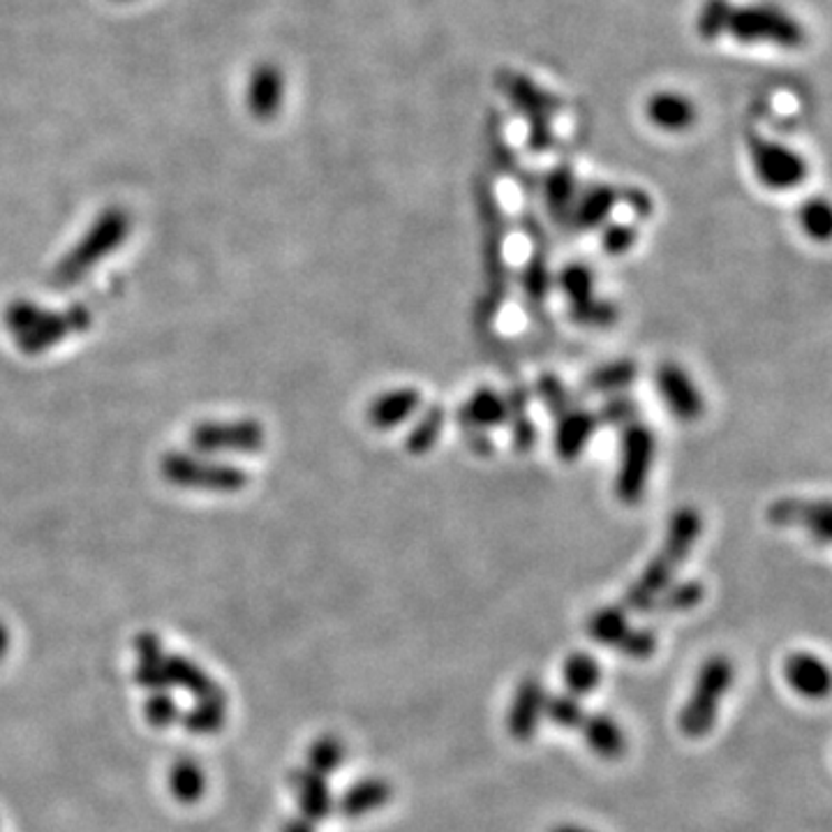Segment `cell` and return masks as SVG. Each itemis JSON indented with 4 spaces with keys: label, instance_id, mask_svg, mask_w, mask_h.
Listing matches in <instances>:
<instances>
[{
    "label": "cell",
    "instance_id": "6",
    "mask_svg": "<svg viewBox=\"0 0 832 832\" xmlns=\"http://www.w3.org/2000/svg\"><path fill=\"white\" fill-rule=\"evenodd\" d=\"M657 456V437L650 426L641 424L638 419L622 428L620 435V458L615 472V497L624 507H636L645 497L652 467H655Z\"/></svg>",
    "mask_w": 832,
    "mask_h": 832
},
{
    "label": "cell",
    "instance_id": "35",
    "mask_svg": "<svg viewBox=\"0 0 832 832\" xmlns=\"http://www.w3.org/2000/svg\"><path fill=\"white\" fill-rule=\"evenodd\" d=\"M143 717L148 726L169 729L181 720V710H178V703L169 690H156L148 694L143 703Z\"/></svg>",
    "mask_w": 832,
    "mask_h": 832
},
{
    "label": "cell",
    "instance_id": "8",
    "mask_svg": "<svg viewBox=\"0 0 832 832\" xmlns=\"http://www.w3.org/2000/svg\"><path fill=\"white\" fill-rule=\"evenodd\" d=\"M190 444L204 456H248L264 449L266 430L255 419L199 422L190 433Z\"/></svg>",
    "mask_w": 832,
    "mask_h": 832
},
{
    "label": "cell",
    "instance_id": "11",
    "mask_svg": "<svg viewBox=\"0 0 832 832\" xmlns=\"http://www.w3.org/2000/svg\"><path fill=\"white\" fill-rule=\"evenodd\" d=\"M546 701L548 692L537 675H527L518 682L507 715V729L516 742H529L537 735L546 717Z\"/></svg>",
    "mask_w": 832,
    "mask_h": 832
},
{
    "label": "cell",
    "instance_id": "10",
    "mask_svg": "<svg viewBox=\"0 0 832 832\" xmlns=\"http://www.w3.org/2000/svg\"><path fill=\"white\" fill-rule=\"evenodd\" d=\"M657 394L666 409L675 416V419L694 424L699 422L705 412V398L699 389V384L692 379V375L682 368L680 364L666 361L657 368L655 375Z\"/></svg>",
    "mask_w": 832,
    "mask_h": 832
},
{
    "label": "cell",
    "instance_id": "40",
    "mask_svg": "<svg viewBox=\"0 0 832 832\" xmlns=\"http://www.w3.org/2000/svg\"><path fill=\"white\" fill-rule=\"evenodd\" d=\"M617 652L630 660H650L657 652V634L647 627H632L630 634L624 636Z\"/></svg>",
    "mask_w": 832,
    "mask_h": 832
},
{
    "label": "cell",
    "instance_id": "36",
    "mask_svg": "<svg viewBox=\"0 0 832 832\" xmlns=\"http://www.w3.org/2000/svg\"><path fill=\"white\" fill-rule=\"evenodd\" d=\"M800 225L808 231V236L816 244H825L830 239L832 229V216L830 206L825 199H812L800 211Z\"/></svg>",
    "mask_w": 832,
    "mask_h": 832
},
{
    "label": "cell",
    "instance_id": "43",
    "mask_svg": "<svg viewBox=\"0 0 832 832\" xmlns=\"http://www.w3.org/2000/svg\"><path fill=\"white\" fill-rule=\"evenodd\" d=\"M280 832H317V830H315V823H310L301 816H294V819H287L280 825Z\"/></svg>",
    "mask_w": 832,
    "mask_h": 832
},
{
    "label": "cell",
    "instance_id": "22",
    "mask_svg": "<svg viewBox=\"0 0 832 832\" xmlns=\"http://www.w3.org/2000/svg\"><path fill=\"white\" fill-rule=\"evenodd\" d=\"M638 366L630 359H617L611 364H604L587 373V377L581 384L583 394H602V396H617L624 389L636 382Z\"/></svg>",
    "mask_w": 832,
    "mask_h": 832
},
{
    "label": "cell",
    "instance_id": "24",
    "mask_svg": "<svg viewBox=\"0 0 832 832\" xmlns=\"http://www.w3.org/2000/svg\"><path fill=\"white\" fill-rule=\"evenodd\" d=\"M630 630H632L630 613L622 606H602L594 611L585 622L587 636L597 645L613 647V650L620 647V643L624 641V636L630 634Z\"/></svg>",
    "mask_w": 832,
    "mask_h": 832
},
{
    "label": "cell",
    "instance_id": "1",
    "mask_svg": "<svg viewBox=\"0 0 832 832\" xmlns=\"http://www.w3.org/2000/svg\"><path fill=\"white\" fill-rule=\"evenodd\" d=\"M703 516L696 507H680L666 527L664 542L660 551L647 562L643 574L630 585L622 597V608L638 615L650 613L652 604L660 600V594L673 583L677 569L687 562L694 546L701 539Z\"/></svg>",
    "mask_w": 832,
    "mask_h": 832
},
{
    "label": "cell",
    "instance_id": "15",
    "mask_svg": "<svg viewBox=\"0 0 832 832\" xmlns=\"http://www.w3.org/2000/svg\"><path fill=\"white\" fill-rule=\"evenodd\" d=\"M289 786L299 802L301 819L310 823H321L336 810V800L326 777L317 775L310 767H296L289 772Z\"/></svg>",
    "mask_w": 832,
    "mask_h": 832
},
{
    "label": "cell",
    "instance_id": "3",
    "mask_svg": "<svg viewBox=\"0 0 832 832\" xmlns=\"http://www.w3.org/2000/svg\"><path fill=\"white\" fill-rule=\"evenodd\" d=\"M132 231V218L121 206H111L102 211L93 225L72 246L63 259L51 271V285L56 289H70L86 280V276L126 244Z\"/></svg>",
    "mask_w": 832,
    "mask_h": 832
},
{
    "label": "cell",
    "instance_id": "26",
    "mask_svg": "<svg viewBox=\"0 0 832 832\" xmlns=\"http://www.w3.org/2000/svg\"><path fill=\"white\" fill-rule=\"evenodd\" d=\"M227 696L216 699H201L195 701L192 707H188L181 715V724L192 735H216L227 724V710H229Z\"/></svg>",
    "mask_w": 832,
    "mask_h": 832
},
{
    "label": "cell",
    "instance_id": "14",
    "mask_svg": "<svg viewBox=\"0 0 832 832\" xmlns=\"http://www.w3.org/2000/svg\"><path fill=\"white\" fill-rule=\"evenodd\" d=\"M422 405L424 394L416 389V386H398V389L384 392L370 400L366 409V419L379 433L396 430L405 422H409Z\"/></svg>",
    "mask_w": 832,
    "mask_h": 832
},
{
    "label": "cell",
    "instance_id": "7",
    "mask_svg": "<svg viewBox=\"0 0 832 832\" xmlns=\"http://www.w3.org/2000/svg\"><path fill=\"white\" fill-rule=\"evenodd\" d=\"M482 216H484V274H486V291L477 304V326L484 331H491L497 310L507 299L509 274H507V257H504V225L497 216V208L488 197L482 199Z\"/></svg>",
    "mask_w": 832,
    "mask_h": 832
},
{
    "label": "cell",
    "instance_id": "20",
    "mask_svg": "<svg viewBox=\"0 0 832 832\" xmlns=\"http://www.w3.org/2000/svg\"><path fill=\"white\" fill-rule=\"evenodd\" d=\"M394 786L382 777H366L343 791L336 800V810L345 819H364L377 810H382L392 800Z\"/></svg>",
    "mask_w": 832,
    "mask_h": 832
},
{
    "label": "cell",
    "instance_id": "34",
    "mask_svg": "<svg viewBox=\"0 0 832 832\" xmlns=\"http://www.w3.org/2000/svg\"><path fill=\"white\" fill-rule=\"evenodd\" d=\"M585 715H587V712H585L581 699L567 694V692L548 696V701H546V720L551 724H555L557 729L576 731V729L583 726Z\"/></svg>",
    "mask_w": 832,
    "mask_h": 832
},
{
    "label": "cell",
    "instance_id": "42",
    "mask_svg": "<svg viewBox=\"0 0 832 832\" xmlns=\"http://www.w3.org/2000/svg\"><path fill=\"white\" fill-rule=\"evenodd\" d=\"M467 442H469V447L477 452L479 456H491L493 454V439L488 437V433H467Z\"/></svg>",
    "mask_w": 832,
    "mask_h": 832
},
{
    "label": "cell",
    "instance_id": "4",
    "mask_svg": "<svg viewBox=\"0 0 832 832\" xmlns=\"http://www.w3.org/2000/svg\"><path fill=\"white\" fill-rule=\"evenodd\" d=\"M160 474L167 484L197 493H239L250 484L244 467L204 454L171 452L160 460Z\"/></svg>",
    "mask_w": 832,
    "mask_h": 832
},
{
    "label": "cell",
    "instance_id": "16",
    "mask_svg": "<svg viewBox=\"0 0 832 832\" xmlns=\"http://www.w3.org/2000/svg\"><path fill=\"white\" fill-rule=\"evenodd\" d=\"M509 419L507 396L493 386H479L458 409V422L465 433H488Z\"/></svg>",
    "mask_w": 832,
    "mask_h": 832
},
{
    "label": "cell",
    "instance_id": "9",
    "mask_svg": "<svg viewBox=\"0 0 832 832\" xmlns=\"http://www.w3.org/2000/svg\"><path fill=\"white\" fill-rule=\"evenodd\" d=\"M765 518L775 527H800L810 537L823 546L830 544L832 537V512L828 499H795L784 497L775 499L767 507Z\"/></svg>",
    "mask_w": 832,
    "mask_h": 832
},
{
    "label": "cell",
    "instance_id": "38",
    "mask_svg": "<svg viewBox=\"0 0 832 832\" xmlns=\"http://www.w3.org/2000/svg\"><path fill=\"white\" fill-rule=\"evenodd\" d=\"M537 396L542 398V403L546 405V409L553 416H559L564 409H569L572 405H576L572 392L562 384V379H557L553 375H544L537 382Z\"/></svg>",
    "mask_w": 832,
    "mask_h": 832
},
{
    "label": "cell",
    "instance_id": "39",
    "mask_svg": "<svg viewBox=\"0 0 832 832\" xmlns=\"http://www.w3.org/2000/svg\"><path fill=\"white\" fill-rule=\"evenodd\" d=\"M636 244H638V229L632 222L606 225L602 234V248L613 257L627 255L630 250H634Z\"/></svg>",
    "mask_w": 832,
    "mask_h": 832
},
{
    "label": "cell",
    "instance_id": "46",
    "mask_svg": "<svg viewBox=\"0 0 832 832\" xmlns=\"http://www.w3.org/2000/svg\"><path fill=\"white\" fill-rule=\"evenodd\" d=\"M118 3H128V0H118Z\"/></svg>",
    "mask_w": 832,
    "mask_h": 832
},
{
    "label": "cell",
    "instance_id": "37",
    "mask_svg": "<svg viewBox=\"0 0 832 832\" xmlns=\"http://www.w3.org/2000/svg\"><path fill=\"white\" fill-rule=\"evenodd\" d=\"M572 319H576L583 326H594V329H604V326H611L617 321V308L613 301L602 299V296H594V299L576 310H569Z\"/></svg>",
    "mask_w": 832,
    "mask_h": 832
},
{
    "label": "cell",
    "instance_id": "41",
    "mask_svg": "<svg viewBox=\"0 0 832 832\" xmlns=\"http://www.w3.org/2000/svg\"><path fill=\"white\" fill-rule=\"evenodd\" d=\"M597 416H600V424H611V426L624 428L627 424L638 419V407L632 398L617 394V396H611V400L604 403V407L597 412Z\"/></svg>",
    "mask_w": 832,
    "mask_h": 832
},
{
    "label": "cell",
    "instance_id": "32",
    "mask_svg": "<svg viewBox=\"0 0 832 832\" xmlns=\"http://www.w3.org/2000/svg\"><path fill=\"white\" fill-rule=\"evenodd\" d=\"M523 287H525L529 304L537 310H544V306L548 301V291L553 287V276L548 271V261H546L542 248H537V252L532 255L529 264L525 266Z\"/></svg>",
    "mask_w": 832,
    "mask_h": 832
},
{
    "label": "cell",
    "instance_id": "19",
    "mask_svg": "<svg viewBox=\"0 0 832 832\" xmlns=\"http://www.w3.org/2000/svg\"><path fill=\"white\" fill-rule=\"evenodd\" d=\"M784 675L791 690L805 699H825L830 692V671L812 652H793L784 664Z\"/></svg>",
    "mask_w": 832,
    "mask_h": 832
},
{
    "label": "cell",
    "instance_id": "27",
    "mask_svg": "<svg viewBox=\"0 0 832 832\" xmlns=\"http://www.w3.org/2000/svg\"><path fill=\"white\" fill-rule=\"evenodd\" d=\"M444 426H447V412H444V407L442 405L426 407L422 419L416 422V426L407 433L405 452L412 456H424L433 452L444 433Z\"/></svg>",
    "mask_w": 832,
    "mask_h": 832
},
{
    "label": "cell",
    "instance_id": "17",
    "mask_svg": "<svg viewBox=\"0 0 832 832\" xmlns=\"http://www.w3.org/2000/svg\"><path fill=\"white\" fill-rule=\"evenodd\" d=\"M285 100V79L280 68L274 63H259L250 79H248V93L246 102L250 113L257 121H271L278 116Z\"/></svg>",
    "mask_w": 832,
    "mask_h": 832
},
{
    "label": "cell",
    "instance_id": "25",
    "mask_svg": "<svg viewBox=\"0 0 832 832\" xmlns=\"http://www.w3.org/2000/svg\"><path fill=\"white\" fill-rule=\"evenodd\" d=\"M562 677L567 694L581 699L592 692H597L602 685V664L597 657H592L590 652H574L562 666Z\"/></svg>",
    "mask_w": 832,
    "mask_h": 832
},
{
    "label": "cell",
    "instance_id": "30",
    "mask_svg": "<svg viewBox=\"0 0 832 832\" xmlns=\"http://www.w3.org/2000/svg\"><path fill=\"white\" fill-rule=\"evenodd\" d=\"M615 199H617V195L611 188H592L590 192H585L578 199V204H574V211H572L569 220H574L576 227H581V229H592V227L606 225L611 208L615 206Z\"/></svg>",
    "mask_w": 832,
    "mask_h": 832
},
{
    "label": "cell",
    "instance_id": "45",
    "mask_svg": "<svg viewBox=\"0 0 832 832\" xmlns=\"http://www.w3.org/2000/svg\"><path fill=\"white\" fill-rule=\"evenodd\" d=\"M551 832H594V830H587V828H583V825H574V823H564V825L553 828Z\"/></svg>",
    "mask_w": 832,
    "mask_h": 832
},
{
    "label": "cell",
    "instance_id": "29",
    "mask_svg": "<svg viewBox=\"0 0 832 832\" xmlns=\"http://www.w3.org/2000/svg\"><path fill=\"white\" fill-rule=\"evenodd\" d=\"M345 759H347L345 742L338 735L324 733L310 742V747L306 752V761H308L306 767H310L321 777H329L345 765Z\"/></svg>",
    "mask_w": 832,
    "mask_h": 832
},
{
    "label": "cell",
    "instance_id": "21",
    "mask_svg": "<svg viewBox=\"0 0 832 832\" xmlns=\"http://www.w3.org/2000/svg\"><path fill=\"white\" fill-rule=\"evenodd\" d=\"M585 745L604 761H620L627 752V735H624L622 726L604 712H592L585 715V722L581 726Z\"/></svg>",
    "mask_w": 832,
    "mask_h": 832
},
{
    "label": "cell",
    "instance_id": "5",
    "mask_svg": "<svg viewBox=\"0 0 832 832\" xmlns=\"http://www.w3.org/2000/svg\"><path fill=\"white\" fill-rule=\"evenodd\" d=\"M733 685V664L724 655H715L703 662L694 680L692 694L682 705L677 726L692 740L705 737L717 724L720 705Z\"/></svg>",
    "mask_w": 832,
    "mask_h": 832
},
{
    "label": "cell",
    "instance_id": "33",
    "mask_svg": "<svg viewBox=\"0 0 832 832\" xmlns=\"http://www.w3.org/2000/svg\"><path fill=\"white\" fill-rule=\"evenodd\" d=\"M509 403V419L512 424V435H514V447L523 454L532 449L534 439H537V430H534V424L529 419V407H527V394L523 389H516L507 396Z\"/></svg>",
    "mask_w": 832,
    "mask_h": 832
},
{
    "label": "cell",
    "instance_id": "31",
    "mask_svg": "<svg viewBox=\"0 0 832 832\" xmlns=\"http://www.w3.org/2000/svg\"><path fill=\"white\" fill-rule=\"evenodd\" d=\"M705 597V587L699 581H685V583H671L660 600L652 604L650 613L657 615H671V613H685L696 608Z\"/></svg>",
    "mask_w": 832,
    "mask_h": 832
},
{
    "label": "cell",
    "instance_id": "28",
    "mask_svg": "<svg viewBox=\"0 0 832 832\" xmlns=\"http://www.w3.org/2000/svg\"><path fill=\"white\" fill-rule=\"evenodd\" d=\"M594 271L587 264H569L557 274V287L564 294V299L569 304V310H576L585 304H590L594 296H600L594 289Z\"/></svg>",
    "mask_w": 832,
    "mask_h": 832
},
{
    "label": "cell",
    "instance_id": "12",
    "mask_svg": "<svg viewBox=\"0 0 832 832\" xmlns=\"http://www.w3.org/2000/svg\"><path fill=\"white\" fill-rule=\"evenodd\" d=\"M555 419L557 426L553 435V449L559 460L574 463L583 456L594 433L600 430V416L597 412L585 409L581 405H572L569 409H564L559 416H555Z\"/></svg>",
    "mask_w": 832,
    "mask_h": 832
},
{
    "label": "cell",
    "instance_id": "2",
    "mask_svg": "<svg viewBox=\"0 0 832 832\" xmlns=\"http://www.w3.org/2000/svg\"><path fill=\"white\" fill-rule=\"evenodd\" d=\"M6 326L12 343L23 354H44L51 347L86 331L93 321V313L83 304L63 310L44 308L36 301L19 299L6 308Z\"/></svg>",
    "mask_w": 832,
    "mask_h": 832
},
{
    "label": "cell",
    "instance_id": "18",
    "mask_svg": "<svg viewBox=\"0 0 832 832\" xmlns=\"http://www.w3.org/2000/svg\"><path fill=\"white\" fill-rule=\"evenodd\" d=\"M162 673H165L167 687L184 690L190 696H195V701L227 696V692L218 685V682L211 675H208L197 662H192L190 657L169 655V652H165Z\"/></svg>",
    "mask_w": 832,
    "mask_h": 832
},
{
    "label": "cell",
    "instance_id": "44",
    "mask_svg": "<svg viewBox=\"0 0 832 832\" xmlns=\"http://www.w3.org/2000/svg\"><path fill=\"white\" fill-rule=\"evenodd\" d=\"M10 645H12V634L8 630V624L0 622V662H3L8 657Z\"/></svg>",
    "mask_w": 832,
    "mask_h": 832
},
{
    "label": "cell",
    "instance_id": "13",
    "mask_svg": "<svg viewBox=\"0 0 832 832\" xmlns=\"http://www.w3.org/2000/svg\"><path fill=\"white\" fill-rule=\"evenodd\" d=\"M754 165L761 181L772 190H789L795 188L802 178H805L808 169L795 153L786 151L782 146L775 143H754Z\"/></svg>",
    "mask_w": 832,
    "mask_h": 832
},
{
    "label": "cell",
    "instance_id": "23",
    "mask_svg": "<svg viewBox=\"0 0 832 832\" xmlns=\"http://www.w3.org/2000/svg\"><path fill=\"white\" fill-rule=\"evenodd\" d=\"M167 782H169V791L174 800L181 802V805H195V802L204 798L206 786H208L206 770L192 756L176 759L169 767Z\"/></svg>",
    "mask_w": 832,
    "mask_h": 832
}]
</instances>
